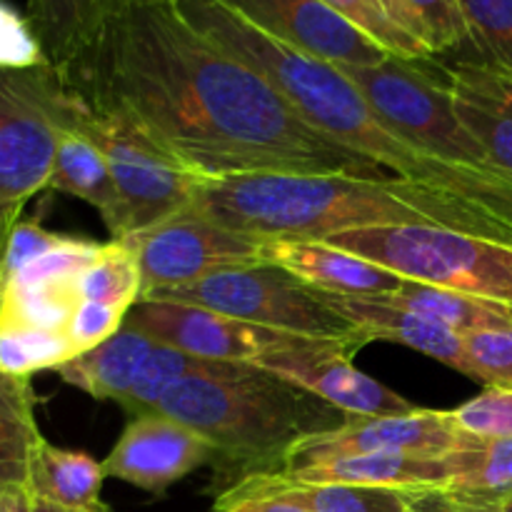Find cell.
Masks as SVG:
<instances>
[{"mask_svg": "<svg viewBox=\"0 0 512 512\" xmlns=\"http://www.w3.org/2000/svg\"><path fill=\"white\" fill-rule=\"evenodd\" d=\"M60 80L95 113L133 123L203 183L258 173L395 178L313 128L173 0L120 10Z\"/></svg>", "mask_w": 512, "mask_h": 512, "instance_id": "cell-1", "label": "cell"}, {"mask_svg": "<svg viewBox=\"0 0 512 512\" xmlns=\"http://www.w3.org/2000/svg\"><path fill=\"white\" fill-rule=\"evenodd\" d=\"M193 213L260 240H323L360 228L430 225L512 245V220L400 178L258 173L200 183Z\"/></svg>", "mask_w": 512, "mask_h": 512, "instance_id": "cell-2", "label": "cell"}, {"mask_svg": "<svg viewBox=\"0 0 512 512\" xmlns=\"http://www.w3.org/2000/svg\"><path fill=\"white\" fill-rule=\"evenodd\" d=\"M173 5L198 33L278 88L320 133L383 165L395 178L448 190L512 220L510 178L450 165L410 145L380 118L338 65L263 33L218 0H173Z\"/></svg>", "mask_w": 512, "mask_h": 512, "instance_id": "cell-3", "label": "cell"}, {"mask_svg": "<svg viewBox=\"0 0 512 512\" xmlns=\"http://www.w3.org/2000/svg\"><path fill=\"white\" fill-rule=\"evenodd\" d=\"M150 413L188 425L213 445L215 498L255 475L280 473L300 440L350 420L343 410L255 365L178 380Z\"/></svg>", "mask_w": 512, "mask_h": 512, "instance_id": "cell-4", "label": "cell"}, {"mask_svg": "<svg viewBox=\"0 0 512 512\" xmlns=\"http://www.w3.org/2000/svg\"><path fill=\"white\" fill-rule=\"evenodd\" d=\"M323 243L360 255L405 280L455 290L512 310V245L430 225L360 228Z\"/></svg>", "mask_w": 512, "mask_h": 512, "instance_id": "cell-5", "label": "cell"}, {"mask_svg": "<svg viewBox=\"0 0 512 512\" xmlns=\"http://www.w3.org/2000/svg\"><path fill=\"white\" fill-rule=\"evenodd\" d=\"M338 68L358 85L380 118L410 145L475 173L505 175L490 163L483 145L460 123L448 88L430 68V58L403 60L390 55L385 63L378 65H365V68L338 65Z\"/></svg>", "mask_w": 512, "mask_h": 512, "instance_id": "cell-6", "label": "cell"}, {"mask_svg": "<svg viewBox=\"0 0 512 512\" xmlns=\"http://www.w3.org/2000/svg\"><path fill=\"white\" fill-rule=\"evenodd\" d=\"M145 298L195 305V308L213 310V313L230 315V318L263 325L270 330L305 335V338L368 343L360 330H355L343 315H338L325 303L320 290L310 288L293 273L270 263L220 270L198 283L155 290Z\"/></svg>", "mask_w": 512, "mask_h": 512, "instance_id": "cell-7", "label": "cell"}, {"mask_svg": "<svg viewBox=\"0 0 512 512\" xmlns=\"http://www.w3.org/2000/svg\"><path fill=\"white\" fill-rule=\"evenodd\" d=\"M80 98L48 63L0 68V205L48 188L55 150Z\"/></svg>", "mask_w": 512, "mask_h": 512, "instance_id": "cell-8", "label": "cell"}, {"mask_svg": "<svg viewBox=\"0 0 512 512\" xmlns=\"http://www.w3.org/2000/svg\"><path fill=\"white\" fill-rule=\"evenodd\" d=\"M78 128L108 160L120 195L118 238L148 230L190 208L203 180L170 158L163 148L120 115L95 113L80 100Z\"/></svg>", "mask_w": 512, "mask_h": 512, "instance_id": "cell-9", "label": "cell"}, {"mask_svg": "<svg viewBox=\"0 0 512 512\" xmlns=\"http://www.w3.org/2000/svg\"><path fill=\"white\" fill-rule=\"evenodd\" d=\"M120 243L135 255L143 275V298L155 290L198 283L228 268L263 263V240L183 210Z\"/></svg>", "mask_w": 512, "mask_h": 512, "instance_id": "cell-10", "label": "cell"}, {"mask_svg": "<svg viewBox=\"0 0 512 512\" xmlns=\"http://www.w3.org/2000/svg\"><path fill=\"white\" fill-rule=\"evenodd\" d=\"M125 328L148 335L155 343L205 360L255 365L260 358L280 350L313 343L315 338L270 330L230 315L173 300H138L125 315Z\"/></svg>", "mask_w": 512, "mask_h": 512, "instance_id": "cell-11", "label": "cell"}, {"mask_svg": "<svg viewBox=\"0 0 512 512\" xmlns=\"http://www.w3.org/2000/svg\"><path fill=\"white\" fill-rule=\"evenodd\" d=\"M363 345L368 343L363 340H313L308 345L265 355L255 363V368L268 370V373L308 390L315 398L343 410L348 418H383V415H405L415 410V405H410L408 400L355 368L353 355Z\"/></svg>", "mask_w": 512, "mask_h": 512, "instance_id": "cell-12", "label": "cell"}, {"mask_svg": "<svg viewBox=\"0 0 512 512\" xmlns=\"http://www.w3.org/2000/svg\"><path fill=\"white\" fill-rule=\"evenodd\" d=\"M450 410L415 408L405 415L350 418L340 428L300 440L283 470L350 455H420L445 458L463 440Z\"/></svg>", "mask_w": 512, "mask_h": 512, "instance_id": "cell-13", "label": "cell"}, {"mask_svg": "<svg viewBox=\"0 0 512 512\" xmlns=\"http://www.w3.org/2000/svg\"><path fill=\"white\" fill-rule=\"evenodd\" d=\"M215 448L188 425L160 413H143L128 420L118 443L103 460L105 478L123 480L153 495L193 470L213 465Z\"/></svg>", "mask_w": 512, "mask_h": 512, "instance_id": "cell-14", "label": "cell"}, {"mask_svg": "<svg viewBox=\"0 0 512 512\" xmlns=\"http://www.w3.org/2000/svg\"><path fill=\"white\" fill-rule=\"evenodd\" d=\"M255 28L333 65H378L390 58L383 45L340 18L320 0H218Z\"/></svg>", "mask_w": 512, "mask_h": 512, "instance_id": "cell-15", "label": "cell"}, {"mask_svg": "<svg viewBox=\"0 0 512 512\" xmlns=\"http://www.w3.org/2000/svg\"><path fill=\"white\" fill-rule=\"evenodd\" d=\"M430 68L448 88L460 123L483 145L490 163L512 178V78L478 55H430Z\"/></svg>", "mask_w": 512, "mask_h": 512, "instance_id": "cell-16", "label": "cell"}, {"mask_svg": "<svg viewBox=\"0 0 512 512\" xmlns=\"http://www.w3.org/2000/svg\"><path fill=\"white\" fill-rule=\"evenodd\" d=\"M263 263L288 270L320 293L353 298H388L405 280L323 240H263Z\"/></svg>", "mask_w": 512, "mask_h": 512, "instance_id": "cell-17", "label": "cell"}, {"mask_svg": "<svg viewBox=\"0 0 512 512\" xmlns=\"http://www.w3.org/2000/svg\"><path fill=\"white\" fill-rule=\"evenodd\" d=\"M325 303L343 315L355 330L370 340H390L405 345L470 378L465 335L435 323V320L398 308L383 298H353V295L320 293Z\"/></svg>", "mask_w": 512, "mask_h": 512, "instance_id": "cell-18", "label": "cell"}, {"mask_svg": "<svg viewBox=\"0 0 512 512\" xmlns=\"http://www.w3.org/2000/svg\"><path fill=\"white\" fill-rule=\"evenodd\" d=\"M275 475V473H273ZM298 483L360 485V488L430 490L448 485V460L420 455H350L280 470Z\"/></svg>", "mask_w": 512, "mask_h": 512, "instance_id": "cell-19", "label": "cell"}, {"mask_svg": "<svg viewBox=\"0 0 512 512\" xmlns=\"http://www.w3.org/2000/svg\"><path fill=\"white\" fill-rule=\"evenodd\" d=\"M135 3L145 0H28L25 18L38 38L45 63L65 75L100 28Z\"/></svg>", "mask_w": 512, "mask_h": 512, "instance_id": "cell-20", "label": "cell"}, {"mask_svg": "<svg viewBox=\"0 0 512 512\" xmlns=\"http://www.w3.org/2000/svg\"><path fill=\"white\" fill-rule=\"evenodd\" d=\"M155 348L158 343L153 338L123 325L113 338L75 355L55 373L68 385L88 393L90 398L113 400L120 405L128 398L140 368Z\"/></svg>", "mask_w": 512, "mask_h": 512, "instance_id": "cell-21", "label": "cell"}, {"mask_svg": "<svg viewBox=\"0 0 512 512\" xmlns=\"http://www.w3.org/2000/svg\"><path fill=\"white\" fill-rule=\"evenodd\" d=\"M78 110H75L73 120H70V125L63 130L58 140L48 188L58 190V193H68L73 198H80L88 205H93L103 215V223L108 228L110 238L115 240L120 228V195L118 188H115L113 175H110L105 155L100 153L98 145L75 123Z\"/></svg>", "mask_w": 512, "mask_h": 512, "instance_id": "cell-22", "label": "cell"}, {"mask_svg": "<svg viewBox=\"0 0 512 512\" xmlns=\"http://www.w3.org/2000/svg\"><path fill=\"white\" fill-rule=\"evenodd\" d=\"M103 480V463L93 460L88 453L58 448L43 440L30 463L28 490L33 498L48 500L60 508L108 512L110 508L100 500Z\"/></svg>", "mask_w": 512, "mask_h": 512, "instance_id": "cell-23", "label": "cell"}, {"mask_svg": "<svg viewBox=\"0 0 512 512\" xmlns=\"http://www.w3.org/2000/svg\"><path fill=\"white\" fill-rule=\"evenodd\" d=\"M445 490L473 503L503 508L512 498V440L463 435L460 445L445 455Z\"/></svg>", "mask_w": 512, "mask_h": 512, "instance_id": "cell-24", "label": "cell"}, {"mask_svg": "<svg viewBox=\"0 0 512 512\" xmlns=\"http://www.w3.org/2000/svg\"><path fill=\"white\" fill-rule=\"evenodd\" d=\"M43 440L30 378L0 370V490L28 488L30 463Z\"/></svg>", "mask_w": 512, "mask_h": 512, "instance_id": "cell-25", "label": "cell"}, {"mask_svg": "<svg viewBox=\"0 0 512 512\" xmlns=\"http://www.w3.org/2000/svg\"><path fill=\"white\" fill-rule=\"evenodd\" d=\"M383 300L415 315L435 320V323L445 325L460 335L512 328V310L503 308V305L470 298V295L455 293V290L435 288V285L418 283V280H403V285Z\"/></svg>", "mask_w": 512, "mask_h": 512, "instance_id": "cell-26", "label": "cell"}, {"mask_svg": "<svg viewBox=\"0 0 512 512\" xmlns=\"http://www.w3.org/2000/svg\"><path fill=\"white\" fill-rule=\"evenodd\" d=\"M235 488L283 495V498L303 505L308 512H405L410 493V490L360 488V485L298 483V480H288L278 473L255 475V478L238 483Z\"/></svg>", "mask_w": 512, "mask_h": 512, "instance_id": "cell-27", "label": "cell"}, {"mask_svg": "<svg viewBox=\"0 0 512 512\" xmlns=\"http://www.w3.org/2000/svg\"><path fill=\"white\" fill-rule=\"evenodd\" d=\"M78 305L80 295L75 280L8 285L0 293V328H30L68 335V325Z\"/></svg>", "mask_w": 512, "mask_h": 512, "instance_id": "cell-28", "label": "cell"}, {"mask_svg": "<svg viewBox=\"0 0 512 512\" xmlns=\"http://www.w3.org/2000/svg\"><path fill=\"white\" fill-rule=\"evenodd\" d=\"M248 363H225V360H205L195 355L175 350L170 345H160L150 353L145 365L140 368L128 398L120 403V408L135 418V415L150 413L163 398L165 390L183 378H198V375H230L238 373Z\"/></svg>", "mask_w": 512, "mask_h": 512, "instance_id": "cell-29", "label": "cell"}, {"mask_svg": "<svg viewBox=\"0 0 512 512\" xmlns=\"http://www.w3.org/2000/svg\"><path fill=\"white\" fill-rule=\"evenodd\" d=\"M80 300L110 305L128 313L143 298V275L135 255L120 240L103 245L98 258L75 278Z\"/></svg>", "mask_w": 512, "mask_h": 512, "instance_id": "cell-30", "label": "cell"}, {"mask_svg": "<svg viewBox=\"0 0 512 512\" xmlns=\"http://www.w3.org/2000/svg\"><path fill=\"white\" fill-rule=\"evenodd\" d=\"M400 23L433 55L453 53L470 45L460 0H395Z\"/></svg>", "mask_w": 512, "mask_h": 512, "instance_id": "cell-31", "label": "cell"}, {"mask_svg": "<svg viewBox=\"0 0 512 512\" xmlns=\"http://www.w3.org/2000/svg\"><path fill=\"white\" fill-rule=\"evenodd\" d=\"M78 355L63 333L30 328H0V370L18 378H30L38 370H58Z\"/></svg>", "mask_w": 512, "mask_h": 512, "instance_id": "cell-32", "label": "cell"}, {"mask_svg": "<svg viewBox=\"0 0 512 512\" xmlns=\"http://www.w3.org/2000/svg\"><path fill=\"white\" fill-rule=\"evenodd\" d=\"M460 8L475 55L512 78V0H460Z\"/></svg>", "mask_w": 512, "mask_h": 512, "instance_id": "cell-33", "label": "cell"}, {"mask_svg": "<svg viewBox=\"0 0 512 512\" xmlns=\"http://www.w3.org/2000/svg\"><path fill=\"white\" fill-rule=\"evenodd\" d=\"M320 3L328 5L333 13H338L340 18L353 23L358 30H363L368 38L383 45L395 58L420 60L433 55L418 38H413L408 30H403L390 18L383 0H320Z\"/></svg>", "mask_w": 512, "mask_h": 512, "instance_id": "cell-34", "label": "cell"}, {"mask_svg": "<svg viewBox=\"0 0 512 512\" xmlns=\"http://www.w3.org/2000/svg\"><path fill=\"white\" fill-rule=\"evenodd\" d=\"M470 378L485 388L512 390V328L465 335Z\"/></svg>", "mask_w": 512, "mask_h": 512, "instance_id": "cell-35", "label": "cell"}, {"mask_svg": "<svg viewBox=\"0 0 512 512\" xmlns=\"http://www.w3.org/2000/svg\"><path fill=\"white\" fill-rule=\"evenodd\" d=\"M463 433L512 440V390L485 388L478 398L450 410Z\"/></svg>", "mask_w": 512, "mask_h": 512, "instance_id": "cell-36", "label": "cell"}, {"mask_svg": "<svg viewBox=\"0 0 512 512\" xmlns=\"http://www.w3.org/2000/svg\"><path fill=\"white\" fill-rule=\"evenodd\" d=\"M45 55L25 13L0 0V68H33Z\"/></svg>", "mask_w": 512, "mask_h": 512, "instance_id": "cell-37", "label": "cell"}, {"mask_svg": "<svg viewBox=\"0 0 512 512\" xmlns=\"http://www.w3.org/2000/svg\"><path fill=\"white\" fill-rule=\"evenodd\" d=\"M125 310L110 308V305L90 303V300H80L78 310L73 313V320L68 325V338L75 345V350L85 353V350L95 348V345L105 343L113 338L125 323Z\"/></svg>", "mask_w": 512, "mask_h": 512, "instance_id": "cell-38", "label": "cell"}, {"mask_svg": "<svg viewBox=\"0 0 512 512\" xmlns=\"http://www.w3.org/2000/svg\"><path fill=\"white\" fill-rule=\"evenodd\" d=\"M68 240V235L53 233V230L43 228L35 220H23L13 228V235H10L8 253H5L3 263V283L10 278V275L18 273L20 268H25L28 263L38 260L40 255L50 253L58 245H63Z\"/></svg>", "mask_w": 512, "mask_h": 512, "instance_id": "cell-39", "label": "cell"}, {"mask_svg": "<svg viewBox=\"0 0 512 512\" xmlns=\"http://www.w3.org/2000/svg\"><path fill=\"white\" fill-rule=\"evenodd\" d=\"M213 512H308L303 505L263 490L233 488L215 498Z\"/></svg>", "mask_w": 512, "mask_h": 512, "instance_id": "cell-40", "label": "cell"}, {"mask_svg": "<svg viewBox=\"0 0 512 512\" xmlns=\"http://www.w3.org/2000/svg\"><path fill=\"white\" fill-rule=\"evenodd\" d=\"M408 508L413 512H500V508L473 503V500L460 498L445 488L410 490Z\"/></svg>", "mask_w": 512, "mask_h": 512, "instance_id": "cell-41", "label": "cell"}, {"mask_svg": "<svg viewBox=\"0 0 512 512\" xmlns=\"http://www.w3.org/2000/svg\"><path fill=\"white\" fill-rule=\"evenodd\" d=\"M25 203H5L0 205V293H3V263L5 253H8L10 235H13V228L20 223V215H23Z\"/></svg>", "mask_w": 512, "mask_h": 512, "instance_id": "cell-42", "label": "cell"}, {"mask_svg": "<svg viewBox=\"0 0 512 512\" xmlns=\"http://www.w3.org/2000/svg\"><path fill=\"white\" fill-rule=\"evenodd\" d=\"M0 512H33V495L28 488L0 490Z\"/></svg>", "mask_w": 512, "mask_h": 512, "instance_id": "cell-43", "label": "cell"}, {"mask_svg": "<svg viewBox=\"0 0 512 512\" xmlns=\"http://www.w3.org/2000/svg\"><path fill=\"white\" fill-rule=\"evenodd\" d=\"M33 512H78V510L60 508V505H53V503H48V500L33 498ZM108 512H113V510H108Z\"/></svg>", "mask_w": 512, "mask_h": 512, "instance_id": "cell-44", "label": "cell"}, {"mask_svg": "<svg viewBox=\"0 0 512 512\" xmlns=\"http://www.w3.org/2000/svg\"><path fill=\"white\" fill-rule=\"evenodd\" d=\"M383 5H385V10H388V13H390V18H393L395 23H398L400 28H403V23H400V13H398V5H395V0H383Z\"/></svg>", "mask_w": 512, "mask_h": 512, "instance_id": "cell-45", "label": "cell"}, {"mask_svg": "<svg viewBox=\"0 0 512 512\" xmlns=\"http://www.w3.org/2000/svg\"><path fill=\"white\" fill-rule=\"evenodd\" d=\"M500 512H512V498L508 500V503L503 505V508H500Z\"/></svg>", "mask_w": 512, "mask_h": 512, "instance_id": "cell-46", "label": "cell"}, {"mask_svg": "<svg viewBox=\"0 0 512 512\" xmlns=\"http://www.w3.org/2000/svg\"><path fill=\"white\" fill-rule=\"evenodd\" d=\"M405 512H413V510H410V508H408V510H405Z\"/></svg>", "mask_w": 512, "mask_h": 512, "instance_id": "cell-47", "label": "cell"}]
</instances>
